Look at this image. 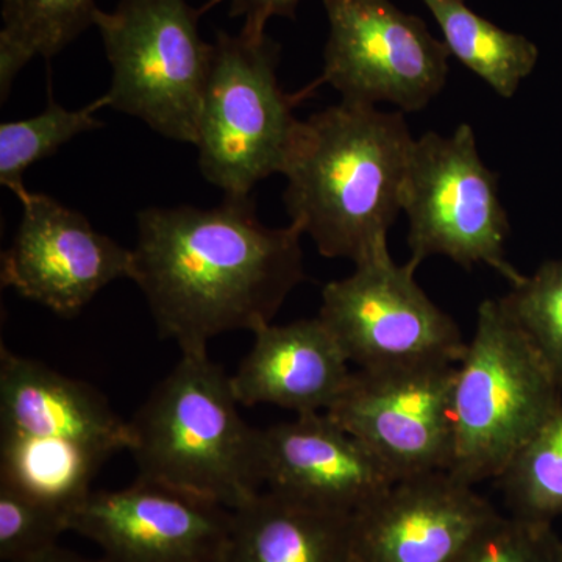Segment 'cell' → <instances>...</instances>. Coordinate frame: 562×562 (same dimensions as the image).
I'll return each mask as SVG.
<instances>
[{
	"mask_svg": "<svg viewBox=\"0 0 562 562\" xmlns=\"http://www.w3.org/2000/svg\"><path fill=\"white\" fill-rule=\"evenodd\" d=\"M438 22L443 44L503 99H512L531 76L539 49L519 33L506 32L480 16L464 0H422Z\"/></svg>",
	"mask_w": 562,
	"mask_h": 562,
	"instance_id": "obj_18",
	"label": "cell"
},
{
	"mask_svg": "<svg viewBox=\"0 0 562 562\" xmlns=\"http://www.w3.org/2000/svg\"><path fill=\"white\" fill-rule=\"evenodd\" d=\"M95 0H2L0 98L35 57L50 60L94 25Z\"/></svg>",
	"mask_w": 562,
	"mask_h": 562,
	"instance_id": "obj_20",
	"label": "cell"
},
{
	"mask_svg": "<svg viewBox=\"0 0 562 562\" xmlns=\"http://www.w3.org/2000/svg\"><path fill=\"white\" fill-rule=\"evenodd\" d=\"M231 375L209 353L181 355L133 417L138 479L236 509L265 486L261 431L239 416Z\"/></svg>",
	"mask_w": 562,
	"mask_h": 562,
	"instance_id": "obj_3",
	"label": "cell"
},
{
	"mask_svg": "<svg viewBox=\"0 0 562 562\" xmlns=\"http://www.w3.org/2000/svg\"><path fill=\"white\" fill-rule=\"evenodd\" d=\"M231 5L232 18H244L243 31L247 35H265L268 22L272 18H294L301 0H209L202 9L201 16L220 3Z\"/></svg>",
	"mask_w": 562,
	"mask_h": 562,
	"instance_id": "obj_26",
	"label": "cell"
},
{
	"mask_svg": "<svg viewBox=\"0 0 562 562\" xmlns=\"http://www.w3.org/2000/svg\"><path fill=\"white\" fill-rule=\"evenodd\" d=\"M303 233L266 227L250 198L203 210L180 205L138 213L131 280L138 284L161 338L181 355L209 353L228 331L272 324L306 280Z\"/></svg>",
	"mask_w": 562,
	"mask_h": 562,
	"instance_id": "obj_1",
	"label": "cell"
},
{
	"mask_svg": "<svg viewBox=\"0 0 562 562\" xmlns=\"http://www.w3.org/2000/svg\"><path fill=\"white\" fill-rule=\"evenodd\" d=\"M562 402V384L501 299L479 306L475 335L454 368L449 472L465 484L498 480Z\"/></svg>",
	"mask_w": 562,
	"mask_h": 562,
	"instance_id": "obj_4",
	"label": "cell"
},
{
	"mask_svg": "<svg viewBox=\"0 0 562 562\" xmlns=\"http://www.w3.org/2000/svg\"><path fill=\"white\" fill-rule=\"evenodd\" d=\"M65 509L0 483V560L21 562L58 546L69 531Z\"/></svg>",
	"mask_w": 562,
	"mask_h": 562,
	"instance_id": "obj_24",
	"label": "cell"
},
{
	"mask_svg": "<svg viewBox=\"0 0 562 562\" xmlns=\"http://www.w3.org/2000/svg\"><path fill=\"white\" fill-rule=\"evenodd\" d=\"M416 271L412 261L397 265L384 254L322 290L317 317L358 369L460 362L468 342L422 290Z\"/></svg>",
	"mask_w": 562,
	"mask_h": 562,
	"instance_id": "obj_8",
	"label": "cell"
},
{
	"mask_svg": "<svg viewBox=\"0 0 562 562\" xmlns=\"http://www.w3.org/2000/svg\"><path fill=\"white\" fill-rule=\"evenodd\" d=\"M280 46L268 35L217 32L199 121V168L225 198H250L281 173L299 120L294 109L312 90L286 94L277 68Z\"/></svg>",
	"mask_w": 562,
	"mask_h": 562,
	"instance_id": "obj_5",
	"label": "cell"
},
{
	"mask_svg": "<svg viewBox=\"0 0 562 562\" xmlns=\"http://www.w3.org/2000/svg\"><path fill=\"white\" fill-rule=\"evenodd\" d=\"M21 562H105L102 560H90V558L80 557V554L70 552V550L61 549L60 546L52 547L46 552L35 554Z\"/></svg>",
	"mask_w": 562,
	"mask_h": 562,
	"instance_id": "obj_27",
	"label": "cell"
},
{
	"mask_svg": "<svg viewBox=\"0 0 562 562\" xmlns=\"http://www.w3.org/2000/svg\"><path fill=\"white\" fill-rule=\"evenodd\" d=\"M414 140L405 113L341 101L299 121L281 173L291 224L355 266L390 254Z\"/></svg>",
	"mask_w": 562,
	"mask_h": 562,
	"instance_id": "obj_2",
	"label": "cell"
},
{
	"mask_svg": "<svg viewBox=\"0 0 562 562\" xmlns=\"http://www.w3.org/2000/svg\"><path fill=\"white\" fill-rule=\"evenodd\" d=\"M457 364L358 369L327 409L395 482L449 471Z\"/></svg>",
	"mask_w": 562,
	"mask_h": 562,
	"instance_id": "obj_10",
	"label": "cell"
},
{
	"mask_svg": "<svg viewBox=\"0 0 562 562\" xmlns=\"http://www.w3.org/2000/svg\"><path fill=\"white\" fill-rule=\"evenodd\" d=\"M328 40L324 70L342 101L390 103L416 113L446 87L449 49L425 22L391 0H324Z\"/></svg>",
	"mask_w": 562,
	"mask_h": 562,
	"instance_id": "obj_9",
	"label": "cell"
},
{
	"mask_svg": "<svg viewBox=\"0 0 562 562\" xmlns=\"http://www.w3.org/2000/svg\"><path fill=\"white\" fill-rule=\"evenodd\" d=\"M501 302L562 384V258L524 276Z\"/></svg>",
	"mask_w": 562,
	"mask_h": 562,
	"instance_id": "obj_23",
	"label": "cell"
},
{
	"mask_svg": "<svg viewBox=\"0 0 562 562\" xmlns=\"http://www.w3.org/2000/svg\"><path fill=\"white\" fill-rule=\"evenodd\" d=\"M0 432L79 443L105 458L131 452V422L90 384L0 350Z\"/></svg>",
	"mask_w": 562,
	"mask_h": 562,
	"instance_id": "obj_15",
	"label": "cell"
},
{
	"mask_svg": "<svg viewBox=\"0 0 562 562\" xmlns=\"http://www.w3.org/2000/svg\"><path fill=\"white\" fill-rule=\"evenodd\" d=\"M20 202V228L2 254L3 286L69 319L113 281L131 279L133 250L94 231L79 211L40 192Z\"/></svg>",
	"mask_w": 562,
	"mask_h": 562,
	"instance_id": "obj_12",
	"label": "cell"
},
{
	"mask_svg": "<svg viewBox=\"0 0 562 562\" xmlns=\"http://www.w3.org/2000/svg\"><path fill=\"white\" fill-rule=\"evenodd\" d=\"M497 482L509 516L543 525L562 517V402Z\"/></svg>",
	"mask_w": 562,
	"mask_h": 562,
	"instance_id": "obj_21",
	"label": "cell"
},
{
	"mask_svg": "<svg viewBox=\"0 0 562 562\" xmlns=\"http://www.w3.org/2000/svg\"><path fill=\"white\" fill-rule=\"evenodd\" d=\"M351 538L353 516L266 491L233 509L225 562H353Z\"/></svg>",
	"mask_w": 562,
	"mask_h": 562,
	"instance_id": "obj_17",
	"label": "cell"
},
{
	"mask_svg": "<svg viewBox=\"0 0 562 562\" xmlns=\"http://www.w3.org/2000/svg\"><path fill=\"white\" fill-rule=\"evenodd\" d=\"M232 528V509L140 479L92 491L69 516V531L94 542L105 562H225Z\"/></svg>",
	"mask_w": 562,
	"mask_h": 562,
	"instance_id": "obj_11",
	"label": "cell"
},
{
	"mask_svg": "<svg viewBox=\"0 0 562 562\" xmlns=\"http://www.w3.org/2000/svg\"><path fill=\"white\" fill-rule=\"evenodd\" d=\"M109 458L79 443L0 432V483L69 514Z\"/></svg>",
	"mask_w": 562,
	"mask_h": 562,
	"instance_id": "obj_19",
	"label": "cell"
},
{
	"mask_svg": "<svg viewBox=\"0 0 562 562\" xmlns=\"http://www.w3.org/2000/svg\"><path fill=\"white\" fill-rule=\"evenodd\" d=\"M501 513L449 472L402 480L353 516V562H457Z\"/></svg>",
	"mask_w": 562,
	"mask_h": 562,
	"instance_id": "obj_13",
	"label": "cell"
},
{
	"mask_svg": "<svg viewBox=\"0 0 562 562\" xmlns=\"http://www.w3.org/2000/svg\"><path fill=\"white\" fill-rule=\"evenodd\" d=\"M199 18L187 0H120L114 10L98 9L94 25L113 69L105 105L165 138L195 144L213 60Z\"/></svg>",
	"mask_w": 562,
	"mask_h": 562,
	"instance_id": "obj_6",
	"label": "cell"
},
{
	"mask_svg": "<svg viewBox=\"0 0 562 562\" xmlns=\"http://www.w3.org/2000/svg\"><path fill=\"white\" fill-rule=\"evenodd\" d=\"M254 346L231 375L239 405L325 413L349 382V360L319 317L254 333Z\"/></svg>",
	"mask_w": 562,
	"mask_h": 562,
	"instance_id": "obj_16",
	"label": "cell"
},
{
	"mask_svg": "<svg viewBox=\"0 0 562 562\" xmlns=\"http://www.w3.org/2000/svg\"><path fill=\"white\" fill-rule=\"evenodd\" d=\"M103 98L80 110H68L55 102L49 91L46 109L29 120L2 122L0 125V183L18 199L29 190L24 173L31 166L57 154L70 139L102 127L95 117L105 109Z\"/></svg>",
	"mask_w": 562,
	"mask_h": 562,
	"instance_id": "obj_22",
	"label": "cell"
},
{
	"mask_svg": "<svg viewBox=\"0 0 562 562\" xmlns=\"http://www.w3.org/2000/svg\"><path fill=\"white\" fill-rule=\"evenodd\" d=\"M262 480L292 502L355 516L394 486L390 471L327 413L302 414L261 431Z\"/></svg>",
	"mask_w": 562,
	"mask_h": 562,
	"instance_id": "obj_14",
	"label": "cell"
},
{
	"mask_svg": "<svg viewBox=\"0 0 562 562\" xmlns=\"http://www.w3.org/2000/svg\"><path fill=\"white\" fill-rule=\"evenodd\" d=\"M457 562H562V541L553 525L498 516Z\"/></svg>",
	"mask_w": 562,
	"mask_h": 562,
	"instance_id": "obj_25",
	"label": "cell"
},
{
	"mask_svg": "<svg viewBox=\"0 0 562 562\" xmlns=\"http://www.w3.org/2000/svg\"><path fill=\"white\" fill-rule=\"evenodd\" d=\"M402 213L409 224L408 261L417 268L427 258L446 257L468 271L490 266L512 286L524 279L506 260L508 213L471 125L461 124L450 136L428 132L414 140Z\"/></svg>",
	"mask_w": 562,
	"mask_h": 562,
	"instance_id": "obj_7",
	"label": "cell"
}]
</instances>
